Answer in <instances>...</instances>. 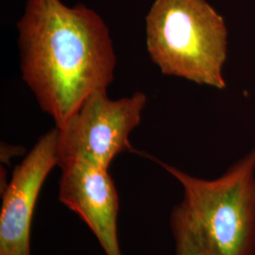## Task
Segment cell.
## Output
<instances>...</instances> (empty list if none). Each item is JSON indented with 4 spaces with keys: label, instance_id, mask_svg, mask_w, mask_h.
Here are the masks:
<instances>
[{
    "label": "cell",
    "instance_id": "cell-1",
    "mask_svg": "<svg viewBox=\"0 0 255 255\" xmlns=\"http://www.w3.org/2000/svg\"><path fill=\"white\" fill-rule=\"evenodd\" d=\"M17 29L22 78L56 127L114 81L117 55L109 28L83 4L27 0Z\"/></svg>",
    "mask_w": 255,
    "mask_h": 255
},
{
    "label": "cell",
    "instance_id": "cell-2",
    "mask_svg": "<svg viewBox=\"0 0 255 255\" xmlns=\"http://www.w3.org/2000/svg\"><path fill=\"white\" fill-rule=\"evenodd\" d=\"M146 48L161 72L226 87L223 18L205 0H155L146 17Z\"/></svg>",
    "mask_w": 255,
    "mask_h": 255
},
{
    "label": "cell",
    "instance_id": "cell-3",
    "mask_svg": "<svg viewBox=\"0 0 255 255\" xmlns=\"http://www.w3.org/2000/svg\"><path fill=\"white\" fill-rule=\"evenodd\" d=\"M153 161L181 182L182 202L209 255H255V148L216 180Z\"/></svg>",
    "mask_w": 255,
    "mask_h": 255
},
{
    "label": "cell",
    "instance_id": "cell-4",
    "mask_svg": "<svg viewBox=\"0 0 255 255\" xmlns=\"http://www.w3.org/2000/svg\"><path fill=\"white\" fill-rule=\"evenodd\" d=\"M147 98L137 92L111 100L107 90L90 94L58 128V165L82 162L109 168L114 158L130 150V132L140 124Z\"/></svg>",
    "mask_w": 255,
    "mask_h": 255
},
{
    "label": "cell",
    "instance_id": "cell-5",
    "mask_svg": "<svg viewBox=\"0 0 255 255\" xmlns=\"http://www.w3.org/2000/svg\"><path fill=\"white\" fill-rule=\"evenodd\" d=\"M57 144L58 128L55 127L37 141L13 170L3 194L0 255H31V220L46 177L58 165Z\"/></svg>",
    "mask_w": 255,
    "mask_h": 255
},
{
    "label": "cell",
    "instance_id": "cell-6",
    "mask_svg": "<svg viewBox=\"0 0 255 255\" xmlns=\"http://www.w3.org/2000/svg\"><path fill=\"white\" fill-rule=\"evenodd\" d=\"M59 200L90 227L106 255H122L118 234L119 194L109 168L76 162L62 168Z\"/></svg>",
    "mask_w": 255,
    "mask_h": 255
},
{
    "label": "cell",
    "instance_id": "cell-7",
    "mask_svg": "<svg viewBox=\"0 0 255 255\" xmlns=\"http://www.w3.org/2000/svg\"><path fill=\"white\" fill-rule=\"evenodd\" d=\"M176 255H209L201 234L185 205H176L170 215Z\"/></svg>",
    "mask_w": 255,
    "mask_h": 255
}]
</instances>
